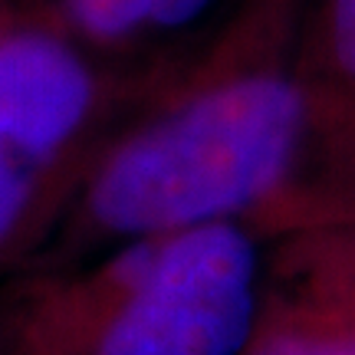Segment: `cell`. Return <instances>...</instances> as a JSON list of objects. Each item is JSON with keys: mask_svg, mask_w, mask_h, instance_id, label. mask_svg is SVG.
<instances>
[{"mask_svg": "<svg viewBox=\"0 0 355 355\" xmlns=\"http://www.w3.org/2000/svg\"><path fill=\"white\" fill-rule=\"evenodd\" d=\"M112 279L125 300L96 355H237L250 343L260 263L237 220L132 241Z\"/></svg>", "mask_w": 355, "mask_h": 355, "instance_id": "obj_3", "label": "cell"}, {"mask_svg": "<svg viewBox=\"0 0 355 355\" xmlns=\"http://www.w3.org/2000/svg\"><path fill=\"white\" fill-rule=\"evenodd\" d=\"M296 79L306 102V135L296 175L309 162H316V168L286 194L283 207L309 181L313 194L306 201H336L343 211H355V0L306 3Z\"/></svg>", "mask_w": 355, "mask_h": 355, "instance_id": "obj_4", "label": "cell"}, {"mask_svg": "<svg viewBox=\"0 0 355 355\" xmlns=\"http://www.w3.org/2000/svg\"><path fill=\"white\" fill-rule=\"evenodd\" d=\"M30 3H37V0H26V7H30Z\"/></svg>", "mask_w": 355, "mask_h": 355, "instance_id": "obj_8", "label": "cell"}, {"mask_svg": "<svg viewBox=\"0 0 355 355\" xmlns=\"http://www.w3.org/2000/svg\"><path fill=\"white\" fill-rule=\"evenodd\" d=\"M13 10H20V7H13V0H0V24H3Z\"/></svg>", "mask_w": 355, "mask_h": 355, "instance_id": "obj_7", "label": "cell"}, {"mask_svg": "<svg viewBox=\"0 0 355 355\" xmlns=\"http://www.w3.org/2000/svg\"><path fill=\"white\" fill-rule=\"evenodd\" d=\"M306 3L234 0L198 63L89 171L79 220L92 234L145 241L283 204L306 135Z\"/></svg>", "mask_w": 355, "mask_h": 355, "instance_id": "obj_1", "label": "cell"}, {"mask_svg": "<svg viewBox=\"0 0 355 355\" xmlns=\"http://www.w3.org/2000/svg\"><path fill=\"white\" fill-rule=\"evenodd\" d=\"M132 83L33 7L0 24V250L83 191Z\"/></svg>", "mask_w": 355, "mask_h": 355, "instance_id": "obj_2", "label": "cell"}, {"mask_svg": "<svg viewBox=\"0 0 355 355\" xmlns=\"http://www.w3.org/2000/svg\"><path fill=\"white\" fill-rule=\"evenodd\" d=\"M211 3L214 0H37L30 7L89 50L119 53L194 24Z\"/></svg>", "mask_w": 355, "mask_h": 355, "instance_id": "obj_5", "label": "cell"}, {"mask_svg": "<svg viewBox=\"0 0 355 355\" xmlns=\"http://www.w3.org/2000/svg\"><path fill=\"white\" fill-rule=\"evenodd\" d=\"M250 355H355V332H273Z\"/></svg>", "mask_w": 355, "mask_h": 355, "instance_id": "obj_6", "label": "cell"}]
</instances>
